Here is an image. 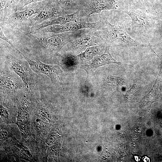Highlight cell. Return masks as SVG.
<instances>
[{
  "instance_id": "obj_1",
  "label": "cell",
  "mask_w": 162,
  "mask_h": 162,
  "mask_svg": "<svg viewBox=\"0 0 162 162\" xmlns=\"http://www.w3.org/2000/svg\"><path fill=\"white\" fill-rule=\"evenodd\" d=\"M103 32L105 38L111 43L122 47L144 46L132 38L122 27L110 23L105 20Z\"/></svg>"
},
{
  "instance_id": "obj_2",
  "label": "cell",
  "mask_w": 162,
  "mask_h": 162,
  "mask_svg": "<svg viewBox=\"0 0 162 162\" xmlns=\"http://www.w3.org/2000/svg\"><path fill=\"white\" fill-rule=\"evenodd\" d=\"M15 49L21 54L29 64L31 69L35 72L45 75L55 83L60 82L63 79V73L57 65H49L40 61H34L27 58L16 48Z\"/></svg>"
},
{
  "instance_id": "obj_3",
  "label": "cell",
  "mask_w": 162,
  "mask_h": 162,
  "mask_svg": "<svg viewBox=\"0 0 162 162\" xmlns=\"http://www.w3.org/2000/svg\"><path fill=\"white\" fill-rule=\"evenodd\" d=\"M16 122L15 123L20 129L23 139L27 140L30 134V119L31 112L24 103L17 102Z\"/></svg>"
},
{
  "instance_id": "obj_4",
  "label": "cell",
  "mask_w": 162,
  "mask_h": 162,
  "mask_svg": "<svg viewBox=\"0 0 162 162\" xmlns=\"http://www.w3.org/2000/svg\"><path fill=\"white\" fill-rule=\"evenodd\" d=\"M110 64L121 65V63L116 61L110 54L108 46H106L104 53L101 55L95 56L89 64H85L81 66L88 75H92L94 71L99 67Z\"/></svg>"
},
{
  "instance_id": "obj_5",
  "label": "cell",
  "mask_w": 162,
  "mask_h": 162,
  "mask_svg": "<svg viewBox=\"0 0 162 162\" xmlns=\"http://www.w3.org/2000/svg\"><path fill=\"white\" fill-rule=\"evenodd\" d=\"M96 22H70L62 25H55L44 28L43 31L45 32L59 33L73 31L84 28H95Z\"/></svg>"
},
{
  "instance_id": "obj_6",
  "label": "cell",
  "mask_w": 162,
  "mask_h": 162,
  "mask_svg": "<svg viewBox=\"0 0 162 162\" xmlns=\"http://www.w3.org/2000/svg\"><path fill=\"white\" fill-rule=\"evenodd\" d=\"M130 17L132 30L134 32H143L149 30L151 21L148 16L141 12L134 10L124 11Z\"/></svg>"
},
{
  "instance_id": "obj_7",
  "label": "cell",
  "mask_w": 162,
  "mask_h": 162,
  "mask_svg": "<svg viewBox=\"0 0 162 162\" xmlns=\"http://www.w3.org/2000/svg\"><path fill=\"white\" fill-rule=\"evenodd\" d=\"M39 40L44 46L54 51H59L70 40V37L65 34L50 36Z\"/></svg>"
},
{
  "instance_id": "obj_8",
  "label": "cell",
  "mask_w": 162,
  "mask_h": 162,
  "mask_svg": "<svg viewBox=\"0 0 162 162\" xmlns=\"http://www.w3.org/2000/svg\"><path fill=\"white\" fill-rule=\"evenodd\" d=\"M118 6L115 0H92L87 10L88 16L99 14L102 10L117 9Z\"/></svg>"
},
{
  "instance_id": "obj_9",
  "label": "cell",
  "mask_w": 162,
  "mask_h": 162,
  "mask_svg": "<svg viewBox=\"0 0 162 162\" xmlns=\"http://www.w3.org/2000/svg\"><path fill=\"white\" fill-rule=\"evenodd\" d=\"M99 39L90 34L82 36L74 40L71 44V46L74 50H82L91 46L97 45Z\"/></svg>"
},
{
  "instance_id": "obj_10",
  "label": "cell",
  "mask_w": 162,
  "mask_h": 162,
  "mask_svg": "<svg viewBox=\"0 0 162 162\" xmlns=\"http://www.w3.org/2000/svg\"><path fill=\"white\" fill-rule=\"evenodd\" d=\"M78 14V12H77L66 16H58L51 20L44 21L37 24L35 28L37 30H39L53 25L63 24L70 22H76Z\"/></svg>"
},
{
  "instance_id": "obj_11",
  "label": "cell",
  "mask_w": 162,
  "mask_h": 162,
  "mask_svg": "<svg viewBox=\"0 0 162 162\" xmlns=\"http://www.w3.org/2000/svg\"><path fill=\"white\" fill-rule=\"evenodd\" d=\"M81 62L77 56L67 55L62 58L60 64L62 69L65 71H70L76 68Z\"/></svg>"
},
{
  "instance_id": "obj_12",
  "label": "cell",
  "mask_w": 162,
  "mask_h": 162,
  "mask_svg": "<svg viewBox=\"0 0 162 162\" xmlns=\"http://www.w3.org/2000/svg\"><path fill=\"white\" fill-rule=\"evenodd\" d=\"M60 13L55 8L43 9L40 10L37 15L33 19V21L39 22L48 19L58 17Z\"/></svg>"
},
{
  "instance_id": "obj_13",
  "label": "cell",
  "mask_w": 162,
  "mask_h": 162,
  "mask_svg": "<svg viewBox=\"0 0 162 162\" xmlns=\"http://www.w3.org/2000/svg\"><path fill=\"white\" fill-rule=\"evenodd\" d=\"M100 53L99 47L97 45L89 47L77 56L80 62H85L90 60Z\"/></svg>"
},
{
  "instance_id": "obj_14",
  "label": "cell",
  "mask_w": 162,
  "mask_h": 162,
  "mask_svg": "<svg viewBox=\"0 0 162 162\" xmlns=\"http://www.w3.org/2000/svg\"><path fill=\"white\" fill-rule=\"evenodd\" d=\"M162 75L161 63L158 74L156 78L154 85L149 92V93L146 95L142 100V103L143 104H147L148 103L152 101V98H154L159 91V86L160 78Z\"/></svg>"
},
{
  "instance_id": "obj_15",
  "label": "cell",
  "mask_w": 162,
  "mask_h": 162,
  "mask_svg": "<svg viewBox=\"0 0 162 162\" xmlns=\"http://www.w3.org/2000/svg\"><path fill=\"white\" fill-rule=\"evenodd\" d=\"M11 66L14 72L20 78L25 87L28 88L29 86V80L22 67L15 61L11 62Z\"/></svg>"
},
{
  "instance_id": "obj_16",
  "label": "cell",
  "mask_w": 162,
  "mask_h": 162,
  "mask_svg": "<svg viewBox=\"0 0 162 162\" xmlns=\"http://www.w3.org/2000/svg\"><path fill=\"white\" fill-rule=\"evenodd\" d=\"M40 11L35 8H29L22 11H18L13 14L12 18L15 21L23 20L34 14H38Z\"/></svg>"
},
{
  "instance_id": "obj_17",
  "label": "cell",
  "mask_w": 162,
  "mask_h": 162,
  "mask_svg": "<svg viewBox=\"0 0 162 162\" xmlns=\"http://www.w3.org/2000/svg\"><path fill=\"white\" fill-rule=\"evenodd\" d=\"M105 83L109 87L119 89L124 85V81L120 77L109 76L106 78Z\"/></svg>"
},
{
  "instance_id": "obj_18",
  "label": "cell",
  "mask_w": 162,
  "mask_h": 162,
  "mask_svg": "<svg viewBox=\"0 0 162 162\" xmlns=\"http://www.w3.org/2000/svg\"><path fill=\"white\" fill-rule=\"evenodd\" d=\"M0 85L1 87L9 89L17 88L18 84L13 79L8 77H1Z\"/></svg>"
},
{
  "instance_id": "obj_19",
  "label": "cell",
  "mask_w": 162,
  "mask_h": 162,
  "mask_svg": "<svg viewBox=\"0 0 162 162\" xmlns=\"http://www.w3.org/2000/svg\"><path fill=\"white\" fill-rule=\"evenodd\" d=\"M40 116L45 120L50 121L51 118L50 115L49 111L46 108L40 109L38 111Z\"/></svg>"
},
{
  "instance_id": "obj_20",
  "label": "cell",
  "mask_w": 162,
  "mask_h": 162,
  "mask_svg": "<svg viewBox=\"0 0 162 162\" xmlns=\"http://www.w3.org/2000/svg\"><path fill=\"white\" fill-rule=\"evenodd\" d=\"M34 127L37 131H42V129H44L45 126L43 122L38 118L35 119L34 122Z\"/></svg>"
},
{
  "instance_id": "obj_21",
  "label": "cell",
  "mask_w": 162,
  "mask_h": 162,
  "mask_svg": "<svg viewBox=\"0 0 162 162\" xmlns=\"http://www.w3.org/2000/svg\"><path fill=\"white\" fill-rule=\"evenodd\" d=\"M12 136L11 133L8 131L2 129L0 131V142H2Z\"/></svg>"
},
{
  "instance_id": "obj_22",
  "label": "cell",
  "mask_w": 162,
  "mask_h": 162,
  "mask_svg": "<svg viewBox=\"0 0 162 162\" xmlns=\"http://www.w3.org/2000/svg\"><path fill=\"white\" fill-rule=\"evenodd\" d=\"M1 116L4 120L7 121L8 118L9 114L6 109L0 104Z\"/></svg>"
},
{
  "instance_id": "obj_23",
  "label": "cell",
  "mask_w": 162,
  "mask_h": 162,
  "mask_svg": "<svg viewBox=\"0 0 162 162\" xmlns=\"http://www.w3.org/2000/svg\"><path fill=\"white\" fill-rule=\"evenodd\" d=\"M137 89V85L136 82H134L133 85L130 89L127 92L126 96L127 97L128 96H130L133 94L135 91Z\"/></svg>"
},
{
  "instance_id": "obj_24",
  "label": "cell",
  "mask_w": 162,
  "mask_h": 162,
  "mask_svg": "<svg viewBox=\"0 0 162 162\" xmlns=\"http://www.w3.org/2000/svg\"><path fill=\"white\" fill-rule=\"evenodd\" d=\"M0 37L1 39H2L3 40L6 41L9 44L13 47L14 46L13 44H12V43L10 42L9 40L5 36L3 33V32L2 30L1 27H0Z\"/></svg>"
},
{
  "instance_id": "obj_25",
  "label": "cell",
  "mask_w": 162,
  "mask_h": 162,
  "mask_svg": "<svg viewBox=\"0 0 162 162\" xmlns=\"http://www.w3.org/2000/svg\"><path fill=\"white\" fill-rule=\"evenodd\" d=\"M43 0H24L22 3V7L32 3H35Z\"/></svg>"
},
{
  "instance_id": "obj_26",
  "label": "cell",
  "mask_w": 162,
  "mask_h": 162,
  "mask_svg": "<svg viewBox=\"0 0 162 162\" xmlns=\"http://www.w3.org/2000/svg\"><path fill=\"white\" fill-rule=\"evenodd\" d=\"M61 3L65 5H69L72 2L73 0H58Z\"/></svg>"
},
{
  "instance_id": "obj_27",
  "label": "cell",
  "mask_w": 162,
  "mask_h": 162,
  "mask_svg": "<svg viewBox=\"0 0 162 162\" xmlns=\"http://www.w3.org/2000/svg\"><path fill=\"white\" fill-rule=\"evenodd\" d=\"M5 4L3 1L0 0V13L1 14L4 11L5 8Z\"/></svg>"
},
{
  "instance_id": "obj_28",
  "label": "cell",
  "mask_w": 162,
  "mask_h": 162,
  "mask_svg": "<svg viewBox=\"0 0 162 162\" xmlns=\"http://www.w3.org/2000/svg\"><path fill=\"white\" fill-rule=\"evenodd\" d=\"M143 160L145 162H149L150 160L149 158L147 157H145L143 158Z\"/></svg>"
},
{
  "instance_id": "obj_29",
  "label": "cell",
  "mask_w": 162,
  "mask_h": 162,
  "mask_svg": "<svg viewBox=\"0 0 162 162\" xmlns=\"http://www.w3.org/2000/svg\"><path fill=\"white\" fill-rule=\"evenodd\" d=\"M135 158L136 160H137V161H138L140 160V158L139 156H136L135 157Z\"/></svg>"
},
{
  "instance_id": "obj_30",
  "label": "cell",
  "mask_w": 162,
  "mask_h": 162,
  "mask_svg": "<svg viewBox=\"0 0 162 162\" xmlns=\"http://www.w3.org/2000/svg\"></svg>"
},
{
  "instance_id": "obj_31",
  "label": "cell",
  "mask_w": 162,
  "mask_h": 162,
  "mask_svg": "<svg viewBox=\"0 0 162 162\" xmlns=\"http://www.w3.org/2000/svg\"></svg>"
}]
</instances>
